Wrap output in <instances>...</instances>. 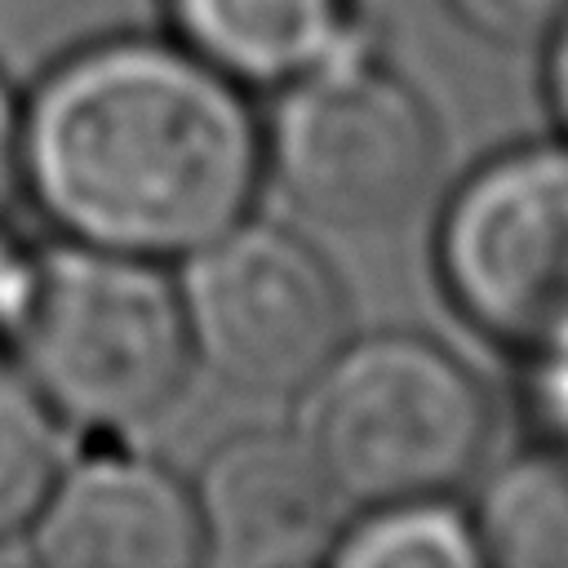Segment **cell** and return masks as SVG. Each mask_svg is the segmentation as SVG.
<instances>
[{
	"label": "cell",
	"mask_w": 568,
	"mask_h": 568,
	"mask_svg": "<svg viewBox=\"0 0 568 568\" xmlns=\"http://www.w3.org/2000/svg\"><path fill=\"white\" fill-rule=\"evenodd\" d=\"M484 564L568 568V439L501 462L470 510Z\"/></svg>",
	"instance_id": "obj_10"
},
{
	"label": "cell",
	"mask_w": 568,
	"mask_h": 568,
	"mask_svg": "<svg viewBox=\"0 0 568 568\" xmlns=\"http://www.w3.org/2000/svg\"><path fill=\"white\" fill-rule=\"evenodd\" d=\"M191 501L204 564L226 568L328 564L346 524V497L293 426H253L213 444Z\"/></svg>",
	"instance_id": "obj_7"
},
{
	"label": "cell",
	"mask_w": 568,
	"mask_h": 568,
	"mask_svg": "<svg viewBox=\"0 0 568 568\" xmlns=\"http://www.w3.org/2000/svg\"><path fill=\"white\" fill-rule=\"evenodd\" d=\"M328 564L333 568H479L484 546L470 510L448 501V493H426V497L359 506V515L342 524Z\"/></svg>",
	"instance_id": "obj_11"
},
{
	"label": "cell",
	"mask_w": 568,
	"mask_h": 568,
	"mask_svg": "<svg viewBox=\"0 0 568 568\" xmlns=\"http://www.w3.org/2000/svg\"><path fill=\"white\" fill-rule=\"evenodd\" d=\"M18 111H22V102L0 80V204L18 186Z\"/></svg>",
	"instance_id": "obj_16"
},
{
	"label": "cell",
	"mask_w": 568,
	"mask_h": 568,
	"mask_svg": "<svg viewBox=\"0 0 568 568\" xmlns=\"http://www.w3.org/2000/svg\"><path fill=\"white\" fill-rule=\"evenodd\" d=\"M191 359L248 399H293L346 342V293L324 253L284 222L240 217L182 257Z\"/></svg>",
	"instance_id": "obj_6"
},
{
	"label": "cell",
	"mask_w": 568,
	"mask_h": 568,
	"mask_svg": "<svg viewBox=\"0 0 568 568\" xmlns=\"http://www.w3.org/2000/svg\"><path fill=\"white\" fill-rule=\"evenodd\" d=\"M173 36L244 89H284L355 40L351 0H164Z\"/></svg>",
	"instance_id": "obj_9"
},
{
	"label": "cell",
	"mask_w": 568,
	"mask_h": 568,
	"mask_svg": "<svg viewBox=\"0 0 568 568\" xmlns=\"http://www.w3.org/2000/svg\"><path fill=\"white\" fill-rule=\"evenodd\" d=\"M31 280H36V257L0 222V342L13 337L22 306H27V293H31Z\"/></svg>",
	"instance_id": "obj_14"
},
{
	"label": "cell",
	"mask_w": 568,
	"mask_h": 568,
	"mask_svg": "<svg viewBox=\"0 0 568 568\" xmlns=\"http://www.w3.org/2000/svg\"><path fill=\"white\" fill-rule=\"evenodd\" d=\"M67 462V422L18 359L0 351V541L27 532L40 497Z\"/></svg>",
	"instance_id": "obj_12"
},
{
	"label": "cell",
	"mask_w": 568,
	"mask_h": 568,
	"mask_svg": "<svg viewBox=\"0 0 568 568\" xmlns=\"http://www.w3.org/2000/svg\"><path fill=\"white\" fill-rule=\"evenodd\" d=\"M457 315L519 359L568 355V133L475 164L435 222Z\"/></svg>",
	"instance_id": "obj_5"
},
{
	"label": "cell",
	"mask_w": 568,
	"mask_h": 568,
	"mask_svg": "<svg viewBox=\"0 0 568 568\" xmlns=\"http://www.w3.org/2000/svg\"><path fill=\"white\" fill-rule=\"evenodd\" d=\"M262 146L297 213L333 231H373L422 200L439 133L422 93L355 36L280 89Z\"/></svg>",
	"instance_id": "obj_4"
},
{
	"label": "cell",
	"mask_w": 568,
	"mask_h": 568,
	"mask_svg": "<svg viewBox=\"0 0 568 568\" xmlns=\"http://www.w3.org/2000/svg\"><path fill=\"white\" fill-rule=\"evenodd\" d=\"M306 439L346 506L462 488L493 439V395L444 342L408 328L346 337L293 395Z\"/></svg>",
	"instance_id": "obj_2"
},
{
	"label": "cell",
	"mask_w": 568,
	"mask_h": 568,
	"mask_svg": "<svg viewBox=\"0 0 568 568\" xmlns=\"http://www.w3.org/2000/svg\"><path fill=\"white\" fill-rule=\"evenodd\" d=\"M462 27L493 44H532L564 18L568 0H444Z\"/></svg>",
	"instance_id": "obj_13"
},
{
	"label": "cell",
	"mask_w": 568,
	"mask_h": 568,
	"mask_svg": "<svg viewBox=\"0 0 568 568\" xmlns=\"http://www.w3.org/2000/svg\"><path fill=\"white\" fill-rule=\"evenodd\" d=\"M546 58H541V89H546V106L559 124V133H568V9L564 18L546 31Z\"/></svg>",
	"instance_id": "obj_15"
},
{
	"label": "cell",
	"mask_w": 568,
	"mask_h": 568,
	"mask_svg": "<svg viewBox=\"0 0 568 568\" xmlns=\"http://www.w3.org/2000/svg\"><path fill=\"white\" fill-rule=\"evenodd\" d=\"M40 568H195L204 564L191 484L142 453L67 457L27 532Z\"/></svg>",
	"instance_id": "obj_8"
},
{
	"label": "cell",
	"mask_w": 568,
	"mask_h": 568,
	"mask_svg": "<svg viewBox=\"0 0 568 568\" xmlns=\"http://www.w3.org/2000/svg\"><path fill=\"white\" fill-rule=\"evenodd\" d=\"M13 359L67 426L120 435L169 413L195 368L178 280L80 240L36 253Z\"/></svg>",
	"instance_id": "obj_3"
},
{
	"label": "cell",
	"mask_w": 568,
	"mask_h": 568,
	"mask_svg": "<svg viewBox=\"0 0 568 568\" xmlns=\"http://www.w3.org/2000/svg\"><path fill=\"white\" fill-rule=\"evenodd\" d=\"M262 178L248 89L178 36L93 40L18 111V186L93 248L182 262L253 213Z\"/></svg>",
	"instance_id": "obj_1"
}]
</instances>
